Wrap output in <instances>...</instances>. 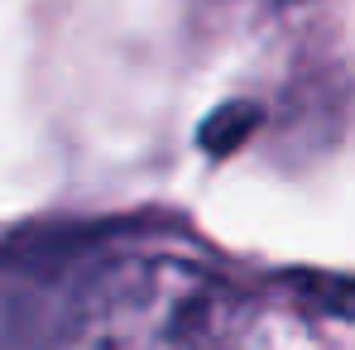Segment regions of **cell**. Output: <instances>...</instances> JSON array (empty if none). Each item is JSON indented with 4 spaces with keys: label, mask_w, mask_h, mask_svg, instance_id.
I'll use <instances>...</instances> for the list:
<instances>
[{
    "label": "cell",
    "mask_w": 355,
    "mask_h": 350,
    "mask_svg": "<svg viewBox=\"0 0 355 350\" xmlns=\"http://www.w3.org/2000/svg\"><path fill=\"white\" fill-rule=\"evenodd\" d=\"M236 292L182 259L101 264L87 312L72 331L77 350H221L236 331Z\"/></svg>",
    "instance_id": "cell-1"
},
{
    "label": "cell",
    "mask_w": 355,
    "mask_h": 350,
    "mask_svg": "<svg viewBox=\"0 0 355 350\" xmlns=\"http://www.w3.org/2000/svg\"><path fill=\"white\" fill-rule=\"evenodd\" d=\"M101 264L67 245L0 250V350H49L72 341Z\"/></svg>",
    "instance_id": "cell-2"
},
{
    "label": "cell",
    "mask_w": 355,
    "mask_h": 350,
    "mask_svg": "<svg viewBox=\"0 0 355 350\" xmlns=\"http://www.w3.org/2000/svg\"><path fill=\"white\" fill-rule=\"evenodd\" d=\"M254 125H259V106L254 101H226V106H216L211 116L202 120L197 139H202V149L211 159H226V154H236L240 144L254 134Z\"/></svg>",
    "instance_id": "cell-3"
},
{
    "label": "cell",
    "mask_w": 355,
    "mask_h": 350,
    "mask_svg": "<svg viewBox=\"0 0 355 350\" xmlns=\"http://www.w3.org/2000/svg\"><path fill=\"white\" fill-rule=\"evenodd\" d=\"M284 5H302V0H284Z\"/></svg>",
    "instance_id": "cell-4"
}]
</instances>
